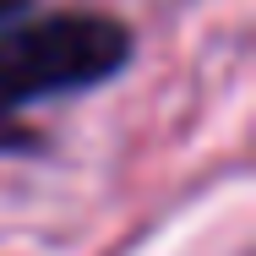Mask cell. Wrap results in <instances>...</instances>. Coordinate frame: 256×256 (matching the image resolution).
I'll return each instance as SVG.
<instances>
[{"instance_id": "obj_2", "label": "cell", "mask_w": 256, "mask_h": 256, "mask_svg": "<svg viewBox=\"0 0 256 256\" xmlns=\"http://www.w3.org/2000/svg\"><path fill=\"white\" fill-rule=\"evenodd\" d=\"M0 148H33V136H28V126H16L6 109H0Z\"/></svg>"}, {"instance_id": "obj_1", "label": "cell", "mask_w": 256, "mask_h": 256, "mask_svg": "<svg viewBox=\"0 0 256 256\" xmlns=\"http://www.w3.org/2000/svg\"><path fill=\"white\" fill-rule=\"evenodd\" d=\"M126 60H131V33L114 16L98 11L38 16L16 33H0V109L11 114L16 104L93 88L114 76Z\"/></svg>"}]
</instances>
